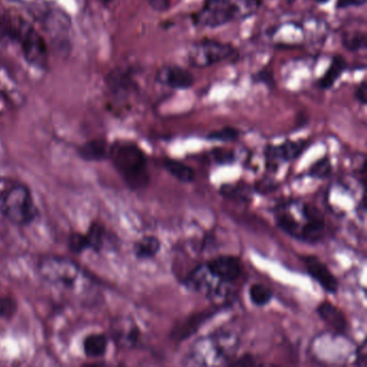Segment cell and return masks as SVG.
<instances>
[{
  "instance_id": "obj_1",
  "label": "cell",
  "mask_w": 367,
  "mask_h": 367,
  "mask_svg": "<svg viewBox=\"0 0 367 367\" xmlns=\"http://www.w3.org/2000/svg\"><path fill=\"white\" fill-rule=\"evenodd\" d=\"M38 274L47 284L75 299L89 304L97 297V283L81 266L67 257H43L38 264Z\"/></svg>"
},
{
  "instance_id": "obj_2",
  "label": "cell",
  "mask_w": 367,
  "mask_h": 367,
  "mask_svg": "<svg viewBox=\"0 0 367 367\" xmlns=\"http://www.w3.org/2000/svg\"><path fill=\"white\" fill-rule=\"evenodd\" d=\"M109 157L122 179L132 190L146 188L150 182L147 157L136 144L115 142L109 149Z\"/></svg>"
},
{
  "instance_id": "obj_3",
  "label": "cell",
  "mask_w": 367,
  "mask_h": 367,
  "mask_svg": "<svg viewBox=\"0 0 367 367\" xmlns=\"http://www.w3.org/2000/svg\"><path fill=\"white\" fill-rule=\"evenodd\" d=\"M0 213L16 226L31 224L37 207L28 186L11 179H0Z\"/></svg>"
},
{
  "instance_id": "obj_4",
  "label": "cell",
  "mask_w": 367,
  "mask_h": 367,
  "mask_svg": "<svg viewBox=\"0 0 367 367\" xmlns=\"http://www.w3.org/2000/svg\"><path fill=\"white\" fill-rule=\"evenodd\" d=\"M234 48L228 43H218L215 40H203L191 48L188 62L196 68H206L222 60L232 58Z\"/></svg>"
},
{
  "instance_id": "obj_5",
  "label": "cell",
  "mask_w": 367,
  "mask_h": 367,
  "mask_svg": "<svg viewBox=\"0 0 367 367\" xmlns=\"http://www.w3.org/2000/svg\"><path fill=\"white\" fill-rule=\"evenodd\" d=\"M22 47L25 60L38 68H45L48 62L47 46L43 37L33 28L23 24L18 39Z\"/></svg>"
},
{
  "instance_id": "obj_6",
  "label": "cell",
  "mask_w": 367,
  "mask_h": 367,
  "mask_svg": "<svg viewBox=\"0 0 367 367\" xmlns=\"http://www.w3.org/2000/svg\"><path fill=\"white\" fill-rule=\"evenodd\" d=\"M304 263L307 268L308 274L331 294H334L339 290V281L332 274L328 266L314 255L303 257Z\"/></svg>"
},
{
  "instance_id": "obj_7",
  "label": "cell",
  "mask_w": 367,
  "mask_h": 367,
  "mask_svg": "<svg viewBox=\"0 0 367 367\" xmlns=\"http://www.w3.org/2000/svg\"><path fill=\"white\" fill-rule=\"evenodd\" d=\"M216 314L217 312H213V310H205V312L191 314L188 318L180 321L174 326L171 332V339L178 341L188 339L203 326V323L211 320Z\"/></svg>"
},
{
  "instance_id": "obj_8",
  "label": "cell",
  "mask_w": 367,
  "mask_h": 367,
  "mask_svg": "<svg viewBox=\"0 0 367 367\" xmlns=\"http://www.w3.org/2000/svg\"><path fill=\"white\" fill-rule=\"evenodd\" d=\"M206 268L213 277L224 282L236 280L241 272L240 262L237 257L230 255H222L211 260Z\"/></svg>"
},
{
  "instance_id": "obj_9",
  "label": "cell",
  "mask_w": 367,
  "mask_h": 367,
  "mask_svg": "<svg viewBox=\"0 0 367 367\" xmlns=\"http://www.w3.org/2000/svg\"><path fill=\"white\" fill-rule=\"evenodd\" d=\"M302 213L306 219V223L301 228L299 239L314 243L322 236L323 230H324V219L318 209L307 205V203H305L302 208Z\"/></svg>"
},
{
  "instance_id": "obj_10",
  "label": "cell",
  "mask_w": 367,
  "mask_h": 367,
  "mask_svg": "<svg viewBox=\"0 0 367 367\" xmlns=\"http://www.w3.org/2000/svg\"><path fill=\"white\" fill-rule=\"evenodd\" d=\"M157 80L163 85L176 90L190 89L194 83L192 73L180 66H167L161 69Z\"/></svg>"
},
{
  "instance_id": "obj_11",
  "label": "cell",
  "mask_w": 367,
  "mask_h": 367,
  "mask_svg": "<svg viewBox=\"0 0 367 367\" xmlns=\"http://www.w3.org/2000/svg\"><path fill=\"white\" fill-rule=\"evenodd\" d=\"M320 318L339 334H343L347 330L348 324L343 312L330 302H322L317 308Z\"/></svg>"
},
{
  "instance_id": "obj_12",
  "label": "cell",
  "mask_w": 367,
  "mask_h": 367,
  "mask_svg": "<svg viewBox=\"0 0 367 367\" xmlns=\"http://www.w3.org/2000/svg\"><path fill=\"white\" fill-rule=\"evenodd\" d=\"M306 142H287L277 147H270L266 151L268 161H292L305 150Z\"/></svg>"
},
{
  "instance_id": "obj_13",
  "label": "cell",
  "mask_w": 367,
  "mask_h": 367,
  "mask_svg": "<svg viewBox=\"0 0 367 367\" xmlns=\"http://www.w3.org/2000/svg\"><path fill=\"white\" fill-rule=\"evenodd\" d=\"M346 68H347V62H346L345 58L341 55L334 56L328 70L319 81L321 89H331L336 83L337 79L341 77V73L346 70Z\"/></svg>"
},
{
  "instance_id": "obj_14",
  "label": "cell",
  "mask_w": 367,
  "mask_h": 367,
  "mask_svg": "<svg viewBox=\"0 0 367 367\" xmlns=\"http://www.w3.org/2000/svg\"><path fill=\"white\" fill-rule=\"evenodd\" d=\"M79 154L89 161H102L108 156L109 149L104 140L94 139L80 147Z\"/></svg>"
},
{
  "instance_id": "obj_15",
  "label": "cell",
  "mask_w": 367,
  "mask_h": 367,
  "mask_svg": "<svg viewBox=\"0 0 367 367\" xmlns=\"http://www.w3.org/2000/svg\"><path fill=\"white\" fill-rule=\"evenodd\" d=\"M108 348V339L104 334L93 333L83 341V351L91 358H102L106 354Z\"/></svg>"
},
{
  "instance_id": "obj_16",
  "label": "cell",
  "mask_w": 367,
  "mask_h": 367,
  "mask_svg": "<svg viewBox=\"0 0 367 367\" xmlns=\"http://www.w3.org/2000/svg\"><path fill=\"white\" fill-rule=\"evenodd\" d=\"M161 249V241L155 236H144L135 243L134 251L138 259L147 260L155 257Z\"/></svg>"
},
{
  "instance_id": "obj_17",
  "label": "cell",
  "mask_w": 367,
  "mask_h": 367,
  "mask_svg": "<svg viewBox=\"0 0 367 367\" xmlns=\"http://www.w3.org/2000/svg\"><path fill=\"white\" fill-rule=\"evenodd\" d=\"M165 169L171 176L181 182H192L195 178V173L190 166L184 164L182 161H175V159H166L164 163Z\"/></svg>"
},
{
  "instance_id": "obj_18",
  "label": "cell",
  "mask_w": 367,
  "mask_h": 367,
  "mask_svg": "<svg viewBox=\"0 0 367 367\" xmlns=\"http://www.w3.org/2000/svg\"><path fill=\"white\" fill-rule=\"evenodd\" d=\"M249 295H250L252 303L255 305L260 306V307L267 305L272 299V291L261 283H255V284L251 285Z\"/></svg>"
},
{
  "instance_id": "obj_19",
  "label": "cell",
  "mask_w": 367,
  "mask_h": 367,
  "mask_svg": "<svg viewBox=\"0 0 367 367\" xmlns=\"http://www.w3.org/2000/svg\"><path fill=\"white\" fill-rule=\"evenodd\" d=\"M87 240H89L90 249L94 251H100L104 246L105 240V228L102 224L98 222H94L90 226L87 234Z\"/></svg>"
},
{
  "instance_id": "obj_20",
  "label": "cell",
  "mask_w": 367,
  "mask_h": 367,
  "mask_svg": "<svg viewBox=\"0 0 367 367\" xmlns=\"http://www.w3.org/2000/svg\"><path fill=\"white\" fill-rule=\"evenodd\" d=\"M343 45L349 51L356 52L366 47V35L364 33H348L343 36Z\"/></svg>"
},
{
  "instance_id": "obj_21",
  "label": "cell",
  "mask_w": 367,
  "mask_h": 367,
  "mask_svg": "<svg viewBox=\"0 0 367 367\" xmlns=\"http://www.w3.org/2000/svg\"><path fill=\"white\" fill-rule=\"evenodd\" d=\"M115 339L117 343L121 344L124 347H133L139 339V331L135 325L127 329V330H115Z\"/></svg>"
},
{
  "instance_id": "obj_22",
  "label": "cell",
  "mask_w": 367,
  "mask_h": 367,
  "mask_svg": "<svg viewBox=\"0 0 367 367\" xmlns=\"http://www.w3.org/2000/svg\"><path fill=\"white\" fill-rule=\"evenodd\" d=\"M16 312H18V302L14 297L8 295L0 297V319L10 320L14 318Z\"/></svg>"
},
{
  "instance_id": "obj_23",
  "label": "cell",
  "mask_w": 367,
  "mask_h": 367,
  "mask_svg": "<svg viewBox=\"0 0 367 367\" xmlns=\"http://www.w3.org/2000/svg\"><path fill=\"white\" fill-rule=\"evenodd\" d=\"M68 246L73 253H83V251L87 250L90 249V245L87 235L73 233L69 236Z\"/></svg>"
},
{
  "instance_id": "obj_24",
  "label": "cell",
  "mask_w": 367,
  "mask_h": 367,
  "mask_svg": "<svg viewBox=\"0 0 367 367\" xmlns=\"http://www.w3.org/2000/svg\"><path fill=\"white\" fill-rule=\"evenodd\" d=\"M331 173H332V165L328 159H321L310 169V175L319 179H324L330 176Z\"/></svg>"
},
{
  "instance_id": "obj_25",
  "label": "cell",
  "mask_w": 367,
  "mask_h": 367,
  "mask_svg": "<svg viewBox=\"0 0 367 367\" xmlns=\"http://www.w3.org/2000/svg\"><path fill=\"white\" fill-rule=\"evenodd\" d=\"M239 132L233 127H224L220 131L213 132L209 134L208 139L218 140V142H234L238 138Z\"/></svg>"
},
{
  "instance_id": "obj_26",
  "label": "cell",
  "mask_w": 367,
  "mask_h": 367,
  "mask_svg": "<svg viewBox=\"0 0 367 367\" xmlns=\"http://www.w3.org/2000/svg\"><path fill=\"white\" fill-rule=\"evenodd\" d=\"M221 193L223 194V196L228 197V198H236L239 199H246L247 196H248V192H247V188L245 186H224L223 188H221Z\"/></svg>"
},
{
  "instance_id": "obj_27",
  "label": "cell",
  "mask_w": 367,
  "mask_h": 367,
  "mask_svg": "<svg viewBox=\"0 0 367 367\" xmlns=\"http://www.w3.org/2000/svg\"><path fill=\"white\" fill-rule=\"evenodd\" d=\"M149 5L156 12H166L171 7L169 0H149Z\"/></svg>"
},
{
  "instance_id": "obj_28",
  "label": "cell",
  "mask_w": 367,
  "mask_h": 367,
  "mask_svg": "<svg viewBox=\"0 0 367 367\" xmlns=\"http://www.w3.org/2000/svg\"><path fill=\"white\" fill-rule=\"evenodd\" d=\"M366 0H337V9H347L351 7H360L365 5Z\"/></svg>"
},
{
  "instance_id": "obj_29",
  "label": "cell",
  "mask_w": 367,
  "mask_h": 367,
  "mask_svg": "<svg viewBox=\"0 0 367 367\" xmlns=\"http://www.w3.org/2000/svg\"><path fill=\"white\" fill-rule=\"evenodd\" d=\"M213 156L219 163H230L234 159V155L230 151L228 152V151L224 150H215L213 151Z\"/></svg>"
},
{
  "instance_id": "obj_30",
  "label": "cell",
  "mask_w": 367,
  "mask_h": 367,
  "mask_svg": "<svg viewBox=\"0 0 367 367\" xmlns=\"http://www.w3.org/2000/svg\"><path fill=\"white\" fill-rule=\"evenodd\" d=\"M366 83H365V81H363V83H361L360 85H358V89H356V94H354V95H356V100H358V102H360L362 105L366 104Z\"/></svg>"
},
{
  "instance_id": "obj_31",
  "label": "cell",
  "mask_w": 367,
  "mask_h": 367,
  "mask_svg": "<svg viewBox=\"0 0 367 367\" xmlns=\"http://www.w3.org/2000/svg\"><path fill=\"white\" fill-rule=\"evenodd\" d=\"M255 81L257 83H263L265 85H272V81H274V78L270 75L267 71H262L259 75L255 77Z\"/></svg>"
},
{
  "instance_id": "obj_32",
  "label": "cell",
  "mask_w": 367,
  "mask_h": 367,
  "mask_svg": "<svg viewBox=\"0 0 367 367\" xmlns=\"http://www.w3.org/2000/svg\"><path fill=\"white\" fill-rule=\"evenodd\" d=\"M356 364L366 365V343L361 345L360 349H358V356H356Z\"/></svg>"
},
{
  "instance_id": "obj_33",
  "label": "cell",
  "mask_w": 367,
  "mask_h": 367,
  "mask_svg": "<svg viewBox=\"0 0 367 367\" xmlns=\"http://www.w3.org/2000/svg\"><path fill=\"white\" fill-rule=\"evenodd\" d=\"M235 365H243V366H247V365H255V358H252L251 356H241L240 358H239L237 362L234 363Z\"/></svg>"
},
{
  "instance_id": "obj_34",
  "label": "cell",
  "mask_w": 367,
  "mask_h": 367,
  "mask_svg": "<svg viewBox=\"0 0 367 367\" xmlns=\"http://www.w3.org/2000/svg\"><path fill=\"white\" fill-rule=\"evenodd\" d=\"M230 0H205L203 8L218 7V6L225 5L230 3Z\"/></svg>"
},
{
  "instance_id": "obj_35",
  "label": "cell",
  "mask_w": 367,
  "mask_h": 367,
  "mask_svg": "<svg viewBox=\"0 0 367 367\" xmlns=\"http://www.w3.org/2000/svg\"><path fill=\"white\" fill-rule=\"evenodd\" d=\"M329 1H330V0H316V3L321 4V5H322V4L329 3Z\"/></svg>"
},
{
  "instance_id": "obj_36",
  "label": "cell",
  "mask_w": 367,
  "mask_h": 367,
  "mask_svg": "<svg viewBox=\"0 0 367 367\" xmlns=\"http://www.w3.org/2000/svg\"><path fill=\"white\" fill-rule=\"evenodd\" d=\"M102 4H105V5H108V4H110L112 0H100Z\"/></svg>"
}]
</instances>
